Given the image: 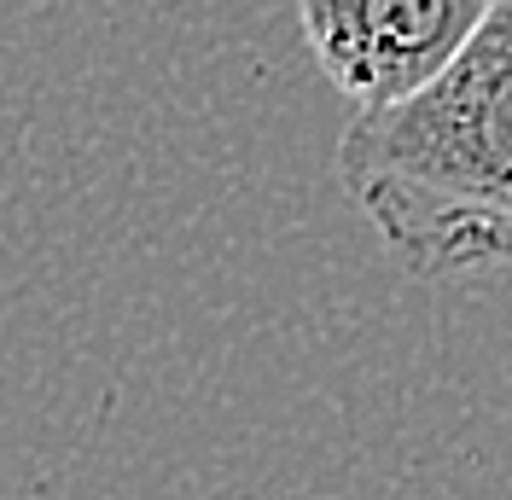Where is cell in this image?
Instances as JSON below:
<instances>
[{
	"mask_svg": "<svg viewBox=\"0 0 512 500\" xmlns=\"http://www.w3.org/2000/svg\"><path fill=\"white\" fill-rule=\"evenodd\" d=\"M338 181L408 274L512 268V0L425 88L355 105Z\"/></svg>",
	"mask_w": 512,
	"mask_h": 500,
	"instance_id": "cell-1",
	"label": "cell"
},
{
	"mask_svg": "<svg viewBox=\"0 0 512 500\" xmlns=\"http://www.w3.org/2000/svg\"><path fill=\"white\" fill-rule=\"evenodd\" d=\"M495 0H297L320 76L355 105H390L443 70Z\"/></svg>",
	"mask_w": 512,
	"mask_h": 500,
	"instance_id": "cell-2",
	"label": "cell"
}]
</instances>
